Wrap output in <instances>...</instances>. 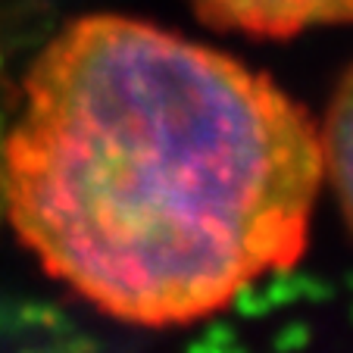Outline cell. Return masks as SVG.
Returning <instances> with one entry per match:
<instances>
[{"mask_svg": "<svg viewBox=\"0 0 353 353\" xmlns=\"http://www.w3.org/2000/svg\"><path fill=\"white\" fill-rule=\"evenodd\" d=\"M22 94L3 216L107 316L197 322L303 256L325 185L319 125L269 75L91 13L47 41Z\"/></svg>", "mask_w": 353, "mask_h": 353, "instance_id": "cell-1", "label": "cell"}, {"mask_svg": "<svg viewBox=\"0 0 353 353\" xmlns=\"http://www.w3.org/2000/svg\"><path fill=\"white\" fill-rule=\"evenodd\" d=\"M213 28L250 38H291L307 28L353 22V0H188Z\"/></svg>", "mask_w": 353, "mask_h": 353, "instance_id": "cell-2", "label": "cell"}, {"mask_svg": "<svg viewBox=\"0 0 353 353\" xmlns=\"http://www.w3.org/2000/svg\"><path fill=\"white\" fill-rule=\"evenodd\" d=\"M322 175L332 181L347 225L353 232V66L341 75L328 113L319 125Z\"/></svg>", "mask_w": 353, "mask_h": 353, "instance_id": "cell-3", "label": "cell"}, {"mask_svg": "<svg viewBox=\"0 0 353 353\" xmlns=\"http://www.w3.org/2000/svg\"><path fill=\"white\" fill-rule=\"evenodd\" d=\"M3 138H7V132L0 125V216L7 210V157H3Z\"/></svg>", "mask_w": 353, "mask_h": 353, "instance_id": "cell-4", "label": "cell"}]
</instances>
